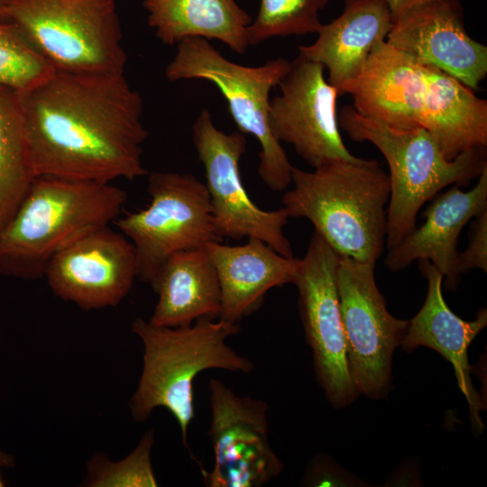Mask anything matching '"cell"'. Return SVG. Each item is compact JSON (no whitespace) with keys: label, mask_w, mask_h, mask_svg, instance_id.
Returning <instances> with one entry per match:
<instances>
[{"label":"cell","mask_w":487,"mask_h":487,"mask_svg":"<svg viewBox=\"0 0 487 487\" xmlns=\"http://www.w3.org/2000/svg\"><path fill=\"white\" fill-rule=\"evenodd\" d=\"M17 92L36 177L112 183L148 174L143 101L124 73L55 69Z\"/></svg>","instance_id":"6da1fadb"},{"label":"cell","mask_w":487,"mask_h":487,"mask_svg":"<svg viewBox=\"0 0 487 487\" xmlns=\"http://www.w3.org/2000/svg\"><path fill=\"white\" fill-rule=\"evenodd\" d=\"M281 202L289 217L308 219L340 256L374 262L383 253L391 184L376 160L335 159L306 171L293 167Z\"/></svg>","instance_id":"7a4b0ae2"},{"label":"cell","mask_w":487,"mask_h":487,"mask_svg":"<svg viewBox=\"0 0 487 487\" xmlns=\"http://www.w3.org/2000/svg\"><path fill=\"white\" fill-rule=\"evenodd\" d=\"M127 193L112 183L35 177L0 230V273L43 278L50 260L81 235L119 217Z\"/></svg>","instance_id":"3957f363"},{"label":"cell","mask_w":487,"mask_h":487,"mask_svg":"<svg viewBox=\"0 0 487 487\" xmlns=\"http://www.w3.org/2000/svg\"><path fill=\"white\" fill-rule=\"evenodd\" d=\"M239 330L238 324L219 318L203 317L188 326L169 327L136 317L132 331L142 343L143 361L138 386L129 400L133 419L145 422L155 409L165 408L176 419L190 452L188 432L195 418V378L208 369L245 373L254 369L252 360L226 343Z\"/></svg>","instance_id":"277c9868"},{"label":"cell","mask_w":487,"mask_h":487,"mask_svg":"<svg viewBox=\"0 0 487 487\" xmlns=\"http://www.w3.org/2000/svg\"><path fill=\"white\" fill-rule=\"evenodd\" d=\"M338 125L355 142H370L387 161L391 192L387 208L386 246L397 245L416 227L418 210L446 186L466 185L485 168L486 147L448 160L425 128L398 129L359 115L345 105Z\"/></svg>","instance_id":"5b68a950"},{"label":"cell","mask_w":487,"mask_h":487,"mask_svg":"<svg viewBox=\"0 0 487 487\" xmlns=\"http://www.w3.org/2000/svg\"><path fill=\"white\" fill-rule=\"evenodd\" d=\"M3 11L56 70L124 73L115 0H5Z\"/></svg>","instance_id":"8992f818"},{"label":"cell","mask_w":487,"mask_h":487,"mask_svg":"<svg viewBox=\"0 0 487 487\" xmlns=\"http://www.w3.org/2000/svg\"><path fill=\"white\" fill-rule=\"evenodd\" d=\"M290 61L278 57L249 67L224 57L208 40L185 38L165 69L170 82L204 79L217 87L227 102L238 131L253 135L260 142L258 173L273 191L285 190L291 183L293 166L272 135L269 122L270 92L279 86Z\"/></svg>","instance_id":"52a82bcc"},{"label":"cell","mask_w":487,"mask_h":487,"mask_svg":"<svg viewBox=\"0 0 487 487\" xmlns=\"http://www.w3.org/2000/svg\"><path fill=\"white\" fill-rule=\"evenodd\" d=\"M149 205L114 221L133 244L137 279L151 283L171 254L222 242L206 185L190 173L153 171L149 174Z\"/></svg>","instance_id":"ba28073f"},{"label":"cell","mask_w":487,"mask_h":487,"mask_svg":"<svg viewBox=\"0 0 487 487\" xmlns=\"http://www.w3.org/2000/svg\"><path fill=\"white\" fill-rule=\"evenodd\" d=\"M375 265L340 256L336 287L352 381L358 393L381 399L391 390L392 355L409 322L388 311Z\"/></svg>","instance_id":"9c48e42d"},{"label":"cell","mask_w":487,"mask_h":487,"mask_svg":"<svg viewBox=\"0 0 487 487\" xmlns=\"http://www.w3.org/2000/svg\"><path fill=\"white\" fill-rule=\"evenodd\" d=\"M192 137L205 169L215 224L219 235L241 240L257 238L285 257H294L283 228L289 216L282 207L267 211L250 198L240 175L239 162L246 150L244 133H226L203 109L192 124Z\"/></svg>","instance_id":"30bf717a"},{"label":"cell","mask_w":487,"mask_h":487,"mask_svg":"<svg viewBox=\"0 0 487 487\" xmlns=\"http://www.w3.org/2000/svg\"><path fill=\"white\" fill-rule=\"evenodd\" d=\"M339 260L340 255L315 232L292 282L298 288L299 315L317 380L336 409L350 405L358 395L348 369L339 308Z\"/></svg>","instance_id":"8fae6325"},{"label":"cell","mask_w":487,"mask_h":487,"mask_svg":"<svg viewBox=\"0 0 487 487\" xmlns=\"http://www.w3.org/2000/svg\"><path fill=\"white\" fill-rule=\"evenodd\" d=\"M208 390L214 461L209 471L201 467L205 485L259 487L279 476L283 464L270 443L268 404L239 396L218 379Z\"/></svg>","instance_id":"7c38bea8"},{"label":"cell","mask_w":487,"mask_h":487,"mask_svg":"<svg viewBox=\"0 0 487 487\" xmlns=\"http://www.w3.org/2000/svg\"><path fill=\"white\" fill-rule=\"evenodd\" d=\"M322 64L298 54L280 82V94L270 100L268 122L275 139L293 146L310 166L335 159L353 161L337 121L335 87Z\"/></svg>","instance_id":"4fadbf2b"},{"label":"cell","mask_w":487,"mask_h":487,"mask_svg":"<svg viewBox=\"0 0 487 487\" xmlns=\"http://www.w3.org/2000/svg\"><path fill=\"white\" fill-rule=\"evenodd\" d=\"M133 244L110 225L69 243L48 262L45 278L53 294L84 310L115 307L137 279Z\"/></svg>","instance_id":"5bb4252c"},{"label":"cell","mask_w":487,"mask_h":487,"mask_svg":"<svg viewBox=\"0 0 487 487\" xmlns=\"http://www.w3.org/2000/svg\"><path fill=\"white\" fill-rule=\"evenodd\" d=\"M387 42L476 90L487 74V47L469 36L459 0H435L393 21Z\"/></svg>","instance_id":"9a60e30c"},{"label":"cell","mask_w":487,"mask_h":487,"mask_svg":"<svg viewBox=\"0 0 487 487\" xmlns=\"http://www.w3.org/2000/svg\"><path fill=\"white\" fill-rule=\"evenodd\" d=\"M427 64L391 46L375 44L361 73L339 90L352 96L354 109L398 129L421 127L427 91Z\"/></svg>","instance_id":"2e32d148"},{"label":"cell","mask_w":487,"mask_h":487,"mask_svg":"<svg viewBox=\"0 0 487 487\" xmlns=\"http://www.w3.org/2000/svg\"><path fill=\"white\" fill-rule=\"evenodd\" d=\"M487 209V168L476 185L463 191L454 185L436 196L424 211V224L416 227L397 245L389 249L385 265L400 271L417 260H428L455 289L460 281L457 242L464 225Z\"/></svg>","instance_id":"e0dca14e"},{"label":"cell","mask_w":487,"mask_h":487,"mask_svg":"<svg viewBox=\"0 0 487 487\" xmlns=\"http://www.w3.org/2000/svg\"><path fill=\"white\" fill-rule=\"evenodd\" d=\"M419 269L427 280V297L420 310L409 322L400 345L407 352L418 346L431 348L452 363L458 386L469 405L473 428L481 433L484 425L479 412L483 405L473 385L467 350L486 326L487 310L481 308L472 321L462 319L444 299L443 274L428 260H419Z\"/></svg>","instance_id":"ac0fdd59"},{"label":"cell","mask_w":487,"mask_h":487,"mask_svg":"<svg viewBox=\"0 0 487 487\" xmlns=\"http://www.w3.org/2000/svg\"><path fill=\"white\" fill-rule=\"evenodd\" d=\"M207 247L221 289L218 318L230 324H238L256 310L269 289L292 284L300 262L280 254L257 238H248L242 245L212 242Z\"/></svg>","instance_id":"d6986e66"},{"label":"cell","mask_w":487,"mask_h":487,"mask_svg":"<svg viewBox=\"0 0 487 487\" xmlns=\"http://www.w3.org/2000/svg\"><path fill=\"white\" fill-rule=\"evenodd\" d=\"M393 23L387 0H344L339 16L323 24L317 40L298 47L299 54L328 71L339 90L361 73L375 44L385 41Z\"/></svg>","instance_id":"ffe728a7"},{"label":"cell","mask_w":487,"mask_h":487,"mask_svg":"<svg viewBox=\"0 0 487 487\" xmlns=\"http://www.w3.org/2000/svg\"><path fill=\"white\" fill-rule=\"evenodd\" d=\"M158 300L150 322L155 326H188L221 311L217 271L207 244L167 258L150 283Z\"/></svg>","instance_id":"44dd1931"},{"label":"cell","mask_w":487,"mask_h":487,"mask_svg":"<svg viewBox=\"0 0 487 487\" xmlns=\"http://www.w3.org/2000/svg\"><path fill=\"white\" fill-rule=\"evenodd\" d=\"M421 127L437 141L446 157L487 145V101L441 69L427 64Z\"/></svg>","instance_id":"7402d4cb"},{"label":"cell","mask_w":487,"mask_h":487,"mask_svg":"<svg viewBox=\"0 0 487 487\" xmlns=\"http://www.w3.org/2000/svg\"><path fill=\"white\" fill-rule=\"evenodd\" d=\"M148 24L163 43L185 38L217 40L238 54L249 47L253 19L234 0H143Z\"/></svg>","instance_id":"603a6c76"},{"label":"cell","mask_w":487,"mask_h":487,"mask_svg":"<svg viewBox=\"0 0 487 487\" xmlns=\"http://www.w3.org/2000/svg\"><path fill=\"white\" fill-rule=\"evenodd\" d=\"M35 177L18 92L0 86V228L12 218Z\"/></svg>","instance_id":"cb8c5ba5"},{"label":"cell","mask_w":487,"mask_h":487,"mask_svg":"<svg viewBox=\"0 0 487 487\" xmlns=\"http://www.w3.org/2000/svg\"><path fill=\"white\" fill-rule=\"evenodd\" d=\"M328 0H261L257 15L247 29L249 46L273 37L317 33L319 13Z\"/></svg>","instance_id":"d4e9b609"},{"label":"cell","mask_w":487,"mask_h":487,"mask_svg":"<svg viewBox=\"0 0 487 487\" xmlns=\"http://www.w3.org/2000/svg\"><path fill=\"white\" fill-rule=\"evenodd\" d=\"M155 432L148 429L135 448L124 459L111 461L106 454H95L87 464V474L80 486L155 487L158 480L152 466L151 453Z\"/></svg>","instance_id":"484cf974"},{"label":"cell","mask_w":487,"mask_h":487,"mask_svg":"<svg viewBox=\"0 0 487 487\" xmlns=\"http://www.w3.org/2000/svg\"><path fill=\"white\" fill-rule=\"evenodd\" d=\"M54 70L14 24L0 21V86L23 90Z\"/></svg>","instance_id":"4316f807"},{"label":"cell","mask_w":487,"mask_h":487,"mask_svg":"<svg viewBox=\"0 0 487 487\" xmlns=\"http://www.w3.org/2000/svg\"><path fill=\"white\" fill-rule=\"evenodd\" d=\"M473 219L468 246L458 254L460 274L473 269L487 271V209Z\"/></svg>","instance_id":"83f0119b"},{"label":"cell","mask_w":487,"mask_h":487,"mask_svg":"<svg viewBox=\"0 0 487 487\" xmlns=\"http://www.w3.org/2000/svg\"><path fill=\"white\" fill-rule=\"evenodd\" d=\"M303 482L308 486H345L355 485L359 481L348 476L326 456L318 455L309 464Z\"/></svg>","instance_id":"f1b7e54d"},{"label":"cell","mask_w":487,"mask_h":487,"mask_svg":"<svg viewBox=\"0 0 487 487\" xmlns=\"http://www.w3.org/2000/svg\"><path fill=\"white\" fill-rule=\"evenodd\" d=\"M435 0H387L393 21L407 11Z\"/></svg>","instance_id":"f546056e"},{"label":"cell","mask_w":487,"mask_h":487,"mask_svg":"<svg viewBox=\"0 0 487 487\" xmlns=\"http://www.w3.org/2000/svg\"><path fill=\"white\" fill-rule=\"evenodd\" d=\"M14 464H15L14 457L12 455L0 450V469L1 468L10 469V468H13Z\"/></svg>","instance_id":"4dcf8cb0"},{"label":"cell","mask_w":487,"mask_h":487,"mask_svg":"<svg viewBox=\"0 0 487 487\" xmlns=\"http://www.w3.org/2000/svg\"><path fill=\"white\" fill-rule=\"evenodd\" d=\"M4 3H5V0H0V21L1 22H6L4 15V11H3Z\"/></svg>","instance_id":"1f68e13d"},{"label":"cell","mask_w":487,"mask_h":487,"mask_svg":"<svg viewBox=\"0 0 487 487\" xmlns=\"http://www.w3.org/2000/svg\"><path fill=\"white\" fill-rule=\"evenodd\" d=\"M4 483V482L2 481L1 477H0V486H2Z\"/></svg>","instance_id":"d6a6232c"},{"label":"cell","mask_w":487,"mask_h":487,"mask_svg":"<svg viewBox=\"0 0 487 487\" xmlns=\"http://www.w3.org/2000/svg\"><path fill=\"white\" fill-rule=\"evenodd\" d=\"M0 230H1V228H0Z\"/></svg>","instance_id":"836d02e7"}]
</instances>
